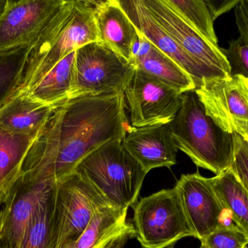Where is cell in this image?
<instances>
[{
  "label": "cell",
  "mask_w": 248,
  "mask_h": 248,
  "mask_svg": "<svg viewBox=\"0 0 248 248\" xmlns=\"http://www.w3.org/2000/svg\"><path fill=\"white\" fill-rule=\"evenodd\" d=\"M129 127L124 95L68 99L55 106L20 173L59 182L97 147L123 140Z\"/></svg>",
  "instance_id": "cell-1"
},
{
  "label": "cell",
  "mask_w": 248,
  "mask_h": 248,
  "mask_svg": "<svg viewBox=\"0 0 248 248\" xmlns=\"http://www.w3.org/2000/svg\"><path fill=\"white\" fill-rule=\"evenodd\" d=\"M94 9L95 1H64L29 50L20 94L35 87L68 54L90 42H100Z\"/></svg>",
  "instance_id": "cell-2"
},
{
  "label": "cell",
  "mask_w": 248,
  "mask_h": 248,
  "mask_svg": "<svg viewBox=\"0 0 248 248\" xmlns=\"http://www.w3.org/2000/svg\"><path fill=\"white\" fill-rule=\"evenodd\" d=\"M178 149L198 167L220 174L234 161V137L221 129L207 115L195 90L183 93V101L169 124Z\"/></svg>",
  "instance_id": "cell-3"
},
{
  "label": "cell",
  "mask_w": 248,
  "mask_h": 248,
  "mask_svg": "<svg viewBox=\"0 0 248 248\" xmlns=\"http://www.w3.org/2000/svg\"><path fill=\"white\" fill-rule=\"evenodd\" d=\"M74 172L98 189L110 205L121 209L136 203L147 174L119 139L93 150Z\"/></svg>",
  "instance_id": "cell-4"
},
{
  "label": "cell",
  "mask_w": 248,
  "mask_h": 248,
  "mask_svg": "<svg viewBox=\"0 0 248 248\" xmlns=\"http://www.w3.org/2000/svg\"><path fill=\"white\" fill-rule=\"evenodd\" d=\"M135 71L103 42H90L76 50L68 99L124 95Z\"/></svg>",
  "instance_id": "cell-5"
},
{
  "label": "cell",
  "mask_w": 248,
  "mask_h": 248,
  "mask_svg": "<svg viewBox=\"0 0 248 248\" xmlns=\"http://www.w3.org/2000/svg\"><path fill=\"white\" fill-rule=\"evenodd\" d=\"M133 225L143 248H173L185 237H195L176 188L142 198L134 207Z\"/></svg>",
  "instance_id": "cell-6"
},
{
  "label": "cell",
  "mask_w": 248,
  "mask_h": 248,
  "mask_svg": "<svg viewBox=\"0 0 248 248\" xmlns=\"http://www.w3.org/2000/svg\"><path fill=\"white\" fill-rule=\"evenodd\" d=\"M108 205H111L98 189L75 172L57 182L56 248L74 243L96 213Z\"/></svg>",
  "instance_id": "cell-7"
},
{
  "label": "cell",
  "mask_w": 248,
  "mask_h": 248,
  "mask_svg": "<svg viewBox=\"0 0 248 248\" xmlns=\"http://www.w3.org/2000/svg\"><path fill=\"white\" fill-rule=\"evenodd\" d=\"M207 115L224 132L248 135V78L235 74L203 79L195 90Z\"/></svg>",
  "instance_id": "cell-8"
},
{
  "label": "cell",
  "mask_w": 248,
  "mask_h": 248,
  "mask_svg": "<svg viewBox=\"0 0 248 248\" xmlns=\"http://www.w3.org/2000/svg\"><path fill=\"white\" fill-rule=\"evenodd\" d=\"M124 96L133 128L170 123L183 101L176 89L137 68Z\"/></svg>",
  "instance_id": "cell-9"
},
{
  "label": "cell",
  "mask_w": 248,
  "mask_h": 248,
  "mask_svg": "<svg viewBox=\"0 0 248 248\" xmlns=\"http://www.w3.org/2000/svg\"><path fill=\"white\" fill-rule=\"evenodd\" d=\"M20 173L0 211V248H19L41 201L56 183Z\"/></svg>",
  "instance_id": "cell-10"
},
{
  "label": "cell",
  "mask_w": 248,
  "mask_h": 248,
  "mask_svg": "<svg viewBox=\"0 0 248 248\" xmlns=\"http://www.w3.org/2000/svg\"><path fill=\"white\" fill-rule=\"evenodd\" d=\"M141 2L157 24L191 58L219 71L225 77L231 75V67L223 48L205 39L163 0H141Z\"/></svg>",
  "instance_id": "cell-11"
},
{
  "label": "cell",
  "mask_w": 248,
  "mask_h": 248,
  "mask_svg": "<svg viewBox=\"0 0 248 248\" xmlns=\"http://www.w3.org/2000/svg\"><path fill=\"white\" fill-rule=\"evenodd\" d=\"M175 187L195 238L201 241L225 225L223 222L225 211L211 178L204 177L198 172L184 174Z\"/></svg>",
  "instance_id": "cell-12"
},
{
  "label": "cell",
  "mask_w": 248,
  "mask_h": 248,
  "mask_svg": "<svg viewBox=\"0 0 248 248\" xmlns=\"http://www.w3.org/2000/svg\"><path fill=\"white\" fill-rule=\"evenodd\" d=\"M65 0H8L0 17V52L31 43Z\"/></svg>",
  "instance_id": "cell-13"
},
{
  "label": "cell",
  "mask_w": 248,
  "mask_h": 248,
  "mask_svg": "<svg viewBox=\"0 0 248 248\" xmlns=\"http://www.w3.org/2000/svg\"><path fill=\"white\" fill-rule=\"evenodd\" d=\"M137 29L162 52L174 61L195 80L197 87L203 79L225 77L221 72L197 62L157 24L141 0L119 1Z\"/></svg>",
  "instance_id": "cell-14"
},
{
  "label": "cell",
  "mask_w": 248,
  "mask_h": 248,
  "mask_svg": "<svg viewBox=\"0 0 248 248\" xmlns=\"http://www.w3.org/2000/svg\"><path fill=\"white\" fill-rule=\"evenodd\" d=\"M123 144L147 173L153 169L170 168L176 164L179 149L173 142L169 124L129 127Z\"/></svg>",
  "instance_id": "cell-15"
},
{
  "label": "cell",
  "mask_w": 248,
  "mask_h": 248,
  "mask_svg": "<svg viewBox=\"0 0 248 248\" xmlns=\"http://www.w3.org/2000/svg\"><path fill=\"white\" fill-rule=\"evenodd\" d=\"M127 212L128 209L112 205L100 208L77 240L65 248H123L129 239L136 237Z\"/></svg>",
  "instance_id": "cell-16"
},
{
  "label": "cell",
  "mask_w": 248,
  "mask_h": 248,
  "mask_svg": "<svg viewBox=\"0 0 248 248\" xmlns=\"http://www.w3.org/2000/svg\"><path fill=\"white\" fill-rule=\"evenodd\" d=\"M96 24L100 42L131 63L138 29L116 0L95 1Z\"/></svg>",
  "instance_id": "cell-17"
},
{
  "label": "cell",
  "mask_w": 248,
  "mask_h": 248,
  "mask_svg": "<svg viewBox=\"0 0 248 248\" xmlns=\"http://www.w3.org/2000/svg\"><path fill=\"white\" fill-rule=\"evenodd\" d=\"M131 64L182 94L196 90L194 79L171 58L154 46L140 31L133 47Z\"/></svg>",
  "instance_id": "cell-18"
},
{
  "label": "cell",
  "mask_w": 248,
  "mask_h": 248,
  "mask_svg": "<svg viewBox=\"0 0 248 248\" xmlns=\"http://www.w3.org/2000/svg\"><path fill=\"white\" fill-rule=\"evenodd\" d=\"M57 104H45L20 93L0 110V130L35 139Z\"/></svg>",
  "instance_id": "cell-19"
},
{
  "label": "cell",
  "mask_w": 248,
  "mask_h": 248,
  "mask_svg": "<svg viewBox=\"0 0 248 248\" xmlns=\"http://www.w3.org/2000/svg\"><path fill=\"white\" fill-rule=\"evenodd\" d=\"M33 141L31 137L0 130V205L4 203L18 179Z\"/></svg>",
  "instance_id": "cell-20"
},
{
  "label": "cell",
  "mask_w": 248,
  "mask_h": 248,
  "mask_svg": "<svg viewBox=\"0 0 248 248\" xmlns=\"http://www.w3.org/2000/svg\"><path fill=\"white\" fill-rule=\"evenodd\" d=\"M56 185L39 203L19 248H56Z\"/></svg>",
  "instance_id": "cell-21"
},
{
  "label": "cell",
  "mask_w": 248,
  "mask_h": 248,
  "mask_svg": "<svg viewBox=\"0 0 248 248\" xmlns=\"http://www.w3.org/2000/svg\"><path fill=\"white\" fill-rule=\"evenodd\" d=\"M224 211H228L236 227L248 237V192L230 167L211 178Z\"/></svg>",
  "instance_id": "cell-22"
},
{
  "label": "cell",
  "mask_w": 248,
  "mask_h": 248,
  "mask_svg": "<svg viewBox=\"0 0 248 248\" xmlns=\"http://www.w3.org/2000/svg\"><path fill=\"white\" fill-rule=\"evenodd\" d=\"M75 54L76 50L61 60L26 94L48 105H55L68 100Z\"/></svg>",
  "instance_id": "cell-23"
},
{
  "label": "cell",
  "mask_w": 248,
  "mask_h": 248,
  "mask_svg": "<svg viewBox=\"0 0 248 248\" xmlns=\"http://www.w3.org/2000/svg\"><path fill=\"white\" fill-rule=\"evenodd\" d=\"M33 42L0 52V110L20 94L23 69Z\"/></svg>",
  "instance_id": "cell-24"
},
{
  "label": "cell",
  "mask_w": 248,
  "mask_h": 248,
  "mask_svg": "<svg viewBox=\"0 0 248 248\" xmlns=\"http://www.w3.org/2000/svg\"><path fill=\"white\" fill-rule=\"evenodd\" d=\"M176 14L205 39L218 45L214 19L206 0H163Z\"/></svg>",
  "instance_id": "cell-25"
},
{
  "label": "cell",
  "mask_w": 248,
  "mask_h": 248,
  "mask_svg": "<svg viewBox=\"0 0 248 248\" xmlns=\"http://www.w3.org/2000/svg\"><path fill=\"white\" fill-rule=\"evenodd\" d=\"M201 242L204 248H245L248 237L235 225H224Z\"/></svg>",
  "instance_id": "cell-26"
},
{
  "label": "cell",
  "mask_w": 248,
  "mask_h": 248,
  "mask_svg": "<svg viewBox=\"0 0 248 248\" xmlns=\"http://www.w3.org/2000/svg\"><path fill=\"white\" fill-rule=\"evenodd\" d=\"M223 52L230 63L231 75L241 74L248 78V45L243 39L240 36L230 41Z\"/></svg>",
  "instance_id": "cell-27"
},
{
  "label": "cell",
  "mask_w": 248,
  "mask_h": 248,
  "mask_svg": "<svg viewBox=\"0 0 248 248\" xmlns=\"http://www.w3.org/2000/svg\"><path fill=\"white\" fill-rule=\"evenodd\" d=\"M234 137V161L231 168L248 192V143L237 134Z\"/></svg>",
  "instance_id": "cell-28"
},
{
  "label": "cell",
  "mask_w": 248,
  "mask_h": 248,
  "mask_svg": "<svg viewBox=\"0 0 248 248\" xmlns=\"http://www.w3.org/2000/svg\"><path fill=\"white\" fill-rule=\"evenodd\" d=\"M234 16L240 36L248 45V0H240L234 8Z\"/></svg>",
  "instance_id": "cell-29"
},
{
  "label": "cell",
  "mask_w": 248,
  "mask_h": 248,
  "mask_svg": "<svg viewBox=\"0 0 248 248\" xmlns=\"http://www.w3.org/2000/svg\"><path fill=\"white\" fill-rule=\"evenodd\" d=\"M206 1L216 20L221 15L230 11L232 8H235L236 6L240 2V0H206Z\"/></svg>",
  "instance_id": "cell-30"
},
{
  "label": "cell",
  "mask_w": 248,
  "mask_h": 248,
  "mask_svg": "<svg viewBox=\"0 0 248 248\" xmlns=\"http://www.w3.org/2000/svg\"><path fill=\"white\" fill-rule=\"evenodd\" d=\"M7 1H8V0H0V17L5 12L7 6Z\"/></svg>",
  "instance_id": "cell-31"
},
{
  "label": "cell",
  "mask_w": 248,
  "mask_h": 248,
  "mask_svg": "<svg viewBox=\"0 0 248 248\" xmlns=\"http://www.w3.org/2000/svg\"><path fill=\"white\" fill-rule=\"evenodd\" d=\"M244 138V139L246 140V141H247V142L248 143V135H247V136L245 137V138Z\"/></svg>",
  "instance_id": "cell-32"
},
{
  "label": "cell",
  "mask_w": 248,
  "mask_h": 248,
  "mask_svg": "<svg viewBox=\"0 0 248 248\" xmlns=\"http://www.w3.org/2000/svg\"><path fill=\"white\" fill-rule=\"evenodd\" d=\"M204 248L203 247H202V246H201V248Z\"/></svg>",
  "instance_id": "cell-33"
},
{
  "label": "cell",
  "mask_w": 248,
  "mask_h": 248,
  "mask_svg": "<svg viewBox=\"0 0 248 248\" xmlns=\"http://www.w3.org/2000/svg\"><path fill=\"white\" fill-rule=\"evenodd\" d=\"M247 248V247H246V248Z\"/></svg>",
  "instance_id": "cell-34"
}]
</instances>
